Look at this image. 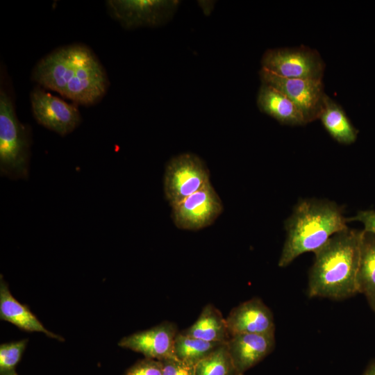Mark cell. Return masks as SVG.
Wrapping results in <instances>:
<instances>
[{"mask_svg": "<svg viewBox=\"0 0 375 375\" xmlns=\"http://www.w3.org/2000/svg\"><path fill=\"white\" fill-rule=\"evenodd\" d=\"M175 0H109L110 16L126 28L158 26L173 16L178 5Z\"/></svg>", "mask_w": 375, "mask_h": 375, "instance_id": "7", "label": "cell"}, {"mask_svg": "<svg viewBox=\"0 0 375 375\" xmlns=\"http://www.w3.org/2000/svg\"><path fill=\"white\" fill-rule=\"evenodd\" d=\"M226 322L229 336L241 333L275 335L273 313L257 297L233 308L226 318Z\"/></svg>", "mask_w": 375, "mask_h": 375, "instance_id": "12", "label": "cell"}, {"mask_svg": "<svg viewBox=\"0 0 375 375\" xmlns=\"http://www.w3.org/2000/svg\"><path fill=\"white\" fill-rule=\"evenodd\" d=\"M342 208L326 199L299 201L285 224L286 238L278 265L285 267L306 252H315L333 235L348 228Z\"/></svg>", "mask_w": 375, "mask_h": 375, "instance_id": "3", "label": "cell"}, {"mask_svg": "<svg viewBox=\"0 0 375 375\" xmlns=\"http://www.w3.org/2000/svg\"><path fill=\"white\" fill-rule=\"evenodd\" d=\"M362 375H375V360L368 365Z\"/></svg>", "mask_w": 375, "mask_h": 375, "instance_id": "25", "label": "cell"}, {"mask_svg": "<svg viewBox=\"0 0 375 375\" xmlns=\"http://www.w3.org/2000/svg\"><path fill=\"white\" fill-rule=\"evenodd\" d=\"M275 344V335L251 333L230 336L226 342L237 372L243 374L271 353Z\"/></svg>", "mask_w": 375, "mask_h": 375, "instance_id": "13", "label": "cell"}, {"mask_svg": "<svg viewBox=\"0 0 375 375\" xmlns=\"http://www.w3.org/2000/svg\"><path fill=\"white\" fill-rule=\"evenodd\" d=\"M0 318L22 330L40 332L51 338L64 341L62 337L47 330L26 305L20 303L12 296L2 276L0 277Z\"/></svg>", "mask_w": 375, "mask_h": 375, "instance_id": "14", "label": "cell"}, {"mask_svg": "<svg viewBox=\"0 0 375 375\" xmlns=\"http://www.w3.org/2000/svg\"><path fill=\"white\" fill-rule=\"evenodd\" d=\"M258 108L281 124L301 126L306 124L301 112L284 94L274 88L262 83L257 97Z\"/></svg>", "mask_w": 375, "mask_h": 375, "instance_id": "15", "label": "cell"}, {"mask_svg": "<svg viewBox=\"0 0 375 375\" xmlns=\"http://www.w3.org/2000/svg\"><path fill=\"white\" fill-rule=\"evenodd\" d=\"M347 222H359L362 224L365 232L375 235V210H359L356 215L350 218H347Z\"/></svg>", "mask_w": 375, "mask_h": 375, "instance_id": "24", "label": "cell"}, {"mask_svg": "<svg viewBox=\"0 0 375 375\" xmlns=\"http://www.w3.org/2000/svg\"><path fill=\"white\" fill-rule=\"evenodd\" d=\"M181 333L208 342L223 344L230 338L226 319L212 304L205 306L195 322Z\"/></svg>", "mask_w": 375, "mask_h": 375, "instance_id": "17", "label": "cell"}, {"mask_svg": "<svg viewBox=\"0 0 375 375\" xmlns=\"http://www.w3.org/2000/svg\"><path fill=\"white\" fill-rule=\"evenodd\" d=\"M223 343L211 342L178 333L174 344V353L176 358L195 365L208 356Z\"/></svg>", "mask_w": 375, "mask_h": 375, "instance_id": "19", "label": "cell"}, {"mask_svg": "<svg viewBox=\"0 0 375 375\" xmlns=\"http://www.w3.org/2000/svg\"><path fill=\"white\" fill-rule=\"evenodd\" d=\"M318 119L338 142L351 144L356 140L358 131L342 108L327 95L324 98Z\"/></svg>", "mask_w": 375, "mask_h": 375, "instance_id": "18", "label": "cell"}, {"mask_svg": "<svg viewBox=\"0 0 375 375\" xmlns=\"http://www.w3.org/2000/svg\"><path fill=\"white\" fill-rule=\"evenodd\" d=\"M210 183L203 162L197 156L185 153L172 158L164 174V192L171 206L176 205Z\"/></svg>", "mask_w": 375, "mask_h": 375, "instance_id": "6", "label": "cell"}, {"mask_svg": "<svg viewBox=\"0 0 375 375\" xmlns=\"http://www.w3.org/2000/svg\"><path fill=\"white\" fill-rule=\"evenodd\" d=\"M175 226L197 231L211 225L223 210L222 202L210 183L172 206Z\"/></svg>", "mask_w": 375, "mask_h": 375, "instance_id": "9", "label": "cell"}, {"mask_svg": "<svg viewBox=\"0 0 375 375\" xmlns=\"http://www.w3.org/2000/svg\"><path fill=\"white\" fill-rule=\"evenodd\" d=\"M238 373L228 351L222 344L194 365V375H237Z\"/></svg>", "mask_w": 375, "mask_h": 375, "instance_id": "20", "label": "cell"}, {"mask_svg": "<svg viewBox=\"0 0 375 375\" xmlns=\"http://www.w3.org/2000/svg\"><path fill=\"white\" fill-rule=\"evenodd\" d=\"M28 343V339L0 345V375L16 374L19 362Z\"/></svg>", "mask_w": 375, "mask_h": 375, "instance_id": "21", "label": "cell"}, {"mask_svg": "<svg viewBox=\"0 0 375 375\" xmlns=\"http://www.w3.org/2000/svg\"><path fill=\"white\" fill-rule=\"evenodd\" d=\"M125 375H162V362L160 360L144 358L129 367Z\"/></svg>", "mask_w": 375, "mask_h": 375, "instance_id": "22", "label": "cell"}, {"mask_svg": "<svg viewBox=\"0 0 375 375\" xmlns=\"http://www.w3.org/2000/svg\"><path fill=\"white\" fill-rule=\"evenodd\" d=\"M262 69L290 78L322 80L324 62L319 53L306 47L267 50L261 59Z\"/></svg>", "mask_w": 375, "mask_h": 375, "instance_id": "5", "label": "cell"}, {"mask_svg": "<svg viewBox=\"0 0 375 375\" xmlns=\"http://www.w3.org/2000/svg\"><path fill=\"white\" fill-rule=\"evenodd\" d=\"M237 375H244V374H237Z\"/></svg>", "mask_w": 375, "mask_h": 375, "instance_id": "26", "label": "cell"}, {"mask_svg": "<svg viewBox=\"0 0 375 375\" xmlns=\"http://www.w3.org/2000/svg\"><path fill=\"white\" fill-rule=\"evenodd\" d=\"M32 112L37 122L65 136L74 131L81 122V114L74 104L35 87L30 95Z\"/></svg>", "mask_w": 375, "mask_h": 375, "instance_id": "10", "label": "cell"}, {"mask_svg": "<svg viewBox=\"0 0 375 375\" xmlns=\"http://www.w3.org/2000/svg\"><path fill=\"white\" fill-rule=\"evenodd\" d=\"M14 375H18V374H14Z\"/></svg>", "mask_w": 375, "mask_h": 375, "instance_id": "27", "label": "cell"}, {"mask_svg": "<svg viewBox=\"0 0 375 375\" xmlns=\"http://www.w3.org/2000/svg\"><path fill=\"white\" fill-rule=\"evenodd\" d=\"M32 79L83 106L100 101L109 86L106 73L88 47L74 44L56 49L34 67Z\"/></svg>", "mask_w": 375, "mask_h": 375, "instance_id": "1", "label": "cell"}, {"mask_svg": "<svg viewBox=\"0 0 375 375\" xmlns=\"http://www.w3.org/2000/svg\"><path fill=\"white\" fill-rule=\"evenodd\" d=\"M177 333L176 325L166 321L123 338L118 345L140 353L147 358L162 360L175 358L174 344Z\"/></svg>", "mask_w": 375, "mask_h": 375, "instance_id": "11", "label": "cell"}, {"mask_svg": "<svg viewBox=\"0 0 375 375\" xmlns=\"http://www.w3.org/2000/svg\"><path fill=\"white\" fill-rule=\"evenodd\" d=\"M162 375H194V366L175 358L160 360Z\"/></svg>", "mask_w": 375, "mask_h": 375, "instance_id": "23", "label": "cell"}, {"mask_svg": "<svg viewBox=\"0 0 375 375\" xmlns=\"http://www.w3.org/2000/svg\"><path fill=\"white\" fill-rule=\"evenodd\" d=\"M262 83L278 90L301 112L306 124L318 119L326 94L322 80L284 78L261 68Z\"/></svg>", "mask_w": 375, "mask_h": 375, "instance_id": "8", "label": "cell"}, {"mask_svg": "<svg viewBox=\"0 0 375 375\" xmlns=\"http://www.w3.org/2000/svg\"><path fill=\"white\" fill-rule=\"evenodd\" d=\"M356 284L358 293L365 296L375 313V235L364 231Z\"/></svg>", "mask_w": 375, "mask_h": 375, "instance_id": "16", "label": "cell"}, {"mask_svg": "<svg viewBox=\"0 0 375 375\" xmlns=\"http://www.w3.org/2000/svg\"><path fill=\"white\" fill-rule=\"evenodd\" d=\"M362 233L348 227L314 252L308 276L310 297L343 300L358 294L356 279Z\"/></svg>", "mask_w": 375, "mask_h": 375, "instance_id": "2", "label": "cell"}, {"mask_svg": "<svg viewBox=\"0 0 375 375\" xmlns=\"http://www.w3.org/2000/svg\"><path fill=\"white\" fill-rule=\"evenodd\" d=\"M31 135L16 115L10 94L0 90V172L11 179H27Z\"/></svg>", "mask_w": 375, "mask_h": 375, "instance_id": "4", "label": "cell"}]
</instances>
